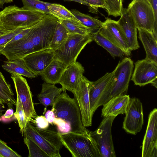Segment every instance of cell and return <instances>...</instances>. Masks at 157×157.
Returning <instances> with one entry per match:
<instances>
[{
    "instance_id": "cell-1",
    "label": "cell",
    "mask_w": 157,
    "mask_h": 157,
    "mask_svg": "<svg viewBox=\"0 0 157 157\" xmlns=\"http://www.w3.org/2000/svg\"><path fill=\"white\" fill-rule=\"evenodd\" d=\"M58 20L51 14H46L23 37L7 43L0 53L8 60H12L22 59L30 53L49 48Z\"/></svg>"
},
{
    "instance_id": "cell-2",
    "label": "cell",
    "mask_w": 157,
    "mask_h": 157,
    "mask_svg": "<svg viewBox=\"0 0 157 157\" xmlns=\"http://www.w3.org/2000/svg\"><path fill=\"white\" fill-rule=\"evenodd\" d=\"M56 99L52 109L55 118L53 124L61 134L69 132L89 134L90 131L82 123L79 108L75 99L71 98L64 90Z\"/></svg>"
},
{
    "instance_id": "cell-3",
    "label": "cell",
    "mask_w": 157,
    "mask_h": 157,
    "mask_svg": "<svg viewBox=\"0 0 157 157\" xmlns=\"http://www.w3.org/2000/svg\"><path fill=\"white\" fill-rule=\"evenodd\" d=\"M46 15L15 5L8 6L0 11V26L8 30L28 28L38 23Z\"/></svg>"
},
{
    "instance_id": "cell-4",
    "label": "cell",
    "mask_w": 157,
    "mask_h": 157,
    "mask_svg": "<svg viewBox=\"0 0 157 157\" xmlns=\"http://www.w3.org/2000/svg\"><path fill=\"white\" fill-rule=\"evenodd\" d=\"M27 122L23 134L37 144L49 157H60V150L63 145L58 131L40 129Z\"/></svg>"
},
{
    "instance_id": "cell-5",
    "label": "cell",
    "mask_w": 157,
    "mask_h": 157,
    "mask_svg": "<svg viewBox=\"0 0 157 157\" xmlns=\"http://www.w3.org/2000/svg\"><path fill=\"white\" fill-rule=\"evenodd\" d=\"M60 136L63 145L72 157H101L98 145L90 133L69 132Z\"/></svg>"
},
{
    "instance_id": "cell-6",
    "label": "cell",
    "mask_w": 157,
    "mask_h": 157,
    "mask_svg": "<svg viewBox=\"0 0 157 157\" xmlns=\"http://www.w3.org/2000/svg\"><path fill=\"white\" fill-rule=\"evenodd\" d=\"M127 9L137 29L152 32L157 38V19L151 4L148 0H133Z\"/></svg>"
},
{
    "instance_id": "cell-7",
    "label": "cell",
    "mask_w": 157,
    "mask_h": 157,
    "mask_svg": "<svg viewBox=\"0 0 157 157\" xmlns=\"http://www.w3.org/2000/svg\"><path fill=\"white\" fill-rule=\"evenodd\" d=\"M92 41L90 34L86 35L70 34L65 42L54 51L55 59L61 61L67 67L76 61L82 50Z\"/></svg>"
},
{
    "instance_id": "cell-8",
    "label": "cell",
    "mask_w": 157,
    "mask_h": 157,
    "mask_svg": "<svg viewBox=\"0 0 157 157\" xmlns=\"http://www.w3.org/2000/svg\"><path fill=\"white\" fill-rule=\"evenodd\" d=\"M133 68V61L129 57H125L119 61L114 70L108 101L113 97L126 94Z\"/></svg>"
},
{
    "instance_id": "cell-9",
    "label": "cell",
    "mask_w": 157,
    "mask_h": 157,
    "mask_svg": "<svg viewBox=\"0 0 157 157\" xmlns=\"http://www.w3.org/2000/svg\"><path fill=\"white\" fill-rule=\"evenodd\" d=\"M116 116L104 117L99 127L94 131H90L91 137L97 144L101 157H115L112 138V124Z\"/></svg>"
},
{
    "instance_id": "cell-10",
    "label": "cell",
    "mask_w": 157,
    "mask_h": 157,
    "mask_svg": "<svg viewBox=\"0 0 157 157\" xmlns=\"http://www.w3.org/2000/svg\"><path fill=\"white\" fill-rule=\"evenodd\" d=\"M114 70L107 72L97 81L92 82L89 91L90 110L93 114L97 108L108 100Z\"/></svg>"
},
{
    "instance_id": "cell-11",
    "label": "cell",
    "mask_w": 157,
    "mask_h": 157,
    "mask_svg": "<svg viewBox=\"0 0 157 157\" xmlns=\"http://www.w3.org/2000/svg\"><path fill=\"white\" fill-rule=\"evenodd\" d=\"M125 114L123 128L128 133L136 135L141 130L144 123L143 105L139 99L130 98Z\"/></svg>"
},
{
    "instance_id": "cell-12",
    "label": "cell",
    "mask_w": 157,
    "mask_h": 157,
    "mask_svg": "<svg viewBox=\"0 0 157 157\" xmlns=\"http://www.w3.org/2000/svg\"><path fill=\"white\" fill-rule=\"evenodd\" d=\"M91 82L83 75L73 93L80 109L82 124L85 127L91 126L92 124L93 114L90 110L89 99Z\"/></svg>"
},
{
    "instance_id": "cell-13",
    "label": "cell",
    "mask_w": 157,
    "mask_h": 157,
    "mask_svg": "<svg viewBox=\"0 0 157 157\" xmlns=\"http://www.w3.org/2000/svg\"><path fill=\"white\" fill-rule=\"evenodd\" d=\"M17 96L20 99L23 110L28 121H31L37 114L34 107L33 95L26 79L22 76L11 74Z\"/></svg>"
},
{
    "instance_id": "cell-14",
    "label": "cell",
    "mask_w": 157,
    "mask_h": 157,
    "mask_svg": "<svg viewBox=\"0 0 157 157\" xmlns=\"http://www.w3.org/2000/svg\"><path fill=\"white\" fill-rule=\"evenodd\" d=\"M98 31L101 34L120 49L125 56H131V51L117 21L107 18Z\"/></svg>"
},
{
    "instance_id": "cell-15",
    "label": "cell",
    "mask_w": 157,
    "mask_h": 157,
    "mask_svg": "<svg viewBox=\"0 0 157 157\" xmlns=\"http://www.w3.org/2000/svg\"><path fill=\"white\" fill-rule=\"evenodd\" d=\"M142 157H157V109L149 113L147 128L142 143Z\"/></svg>"
},
{
    "instance_id": "cell-16",
    "label": "cell",
    "mask_w": 157,
    "mask_h": 157,
    "mask_svg": "<svg viewBox=\"0 0 157 157\" xmlns=\"http://www.w3.org/2000/svg\"><path fill=\"white\" fill-rule=\"evenodd\" d=\"M157 78V63L145 58L136 62L131 78L135 85L144 86Z\"/></svg>"
},
{
    "instance_id": "cell-17",
    "label": "cell",
    "mask_w": 157,
    "mask_h": 157,
    "mask_svg": "<svg viewBox=\"0 0 157 157\" xmlns=\"http://www.w3.org/2000/svg\"><path fill=\"white\" fill-rule=\"evenodd\" d=\"M54 59V51L49 48L30 53L22 58L28 70L36 76L40 75Z\"/></svg>"
},
{
    "instance_id": "cell-18",
    "label": "cell",
    "mask_w": 157,
    "mask_h": 157,
    "mask_svg": "<svg viewBox=\"0 0 157 157\" xmlns=\"http://www.w3.org/2000/svg\"><path fill=\"white\" fill-rule=\"evenodd\" d=\"M120 16L117 22L130 50L132 51L138 49L140 46L137 38V29L132 17L127 9L123 8Z\"/></svg>"
},
{
    "instance_id": "cell-19",
    "label": "cell",
    "mask_w": 157,
    "mask_h": 157,
    "mask_svg": "<svg viewBox=\"0 0 157 157\" xmlns=\"http://www.w3.org/2000/svg\"><path fill=\"white\" fill-rule=\"evenodd\" d=\"M84 72V69L82 64L75 61L66 67L58 83L62 86L63 90H67L73 93Z\"/></svg>"
},
{
    "instance_id": "cell-20",
    "label": "cell",
    "mask_w": 157,
    "mask_h": 157,
    "mask_svg": "<svg viewBox=\"0 0 157 157\" xmlns=\"http://www.w3.org/2000/svg\"><path fill=\"white\" fill-rule=\"evenodd\" d=\"M130 98L128 95H120L113 97L104 104L101 110V116H117L125 113Z\"/></svg>"
},
{
    "instance_id": "cell-21",
    "label": "cell",
    "mask_w": 157,
    "mask_h": 157,
    "mask_svg": "<svg viewBox=\"0 0 157 157\" xmlns=\"http://www.w3.org/2000/svg\"><path fill=\"white\" fill-rule=\"evenodd\" d=\"M137 30L138 37L146 53L145 59L157 63V38L152 32L141 29Z\"/></svg>"
},
{
    "instance_id": "cell-22",
    "label": "cell",
    "mask_w": 157,
    "mask_h": 157,
    "mask_svg": "<svg viewBox=\"0 0 157 157\" xmlns=\"http://www.w3.org/2000/svg\"><path fill=\"white\" fill-rule=\"evenodd\" d=\"M66 68L61 61L55 59L40 75L46 83L55 84L58 83Z\"/></svg>"
},
{
    "instance_id": "cell-23",
    "label": "cell",
    "mask_w": 157,
    "mask_h": 157,
    "mask_svg": "<svg viewBox=\"0 0 157 157\" xmlns=\"http://www.w3.org/2000/svg\"><path fill=\"white\" fill-rule=\"evenodd\" d=\"M63 90V88H58L55 84L44 82L40 93L37 95L40 103L46 108L49 106H52L56 98Z\"/></svg>"
},
{
    "instance_id": "cell-24",
    "label": "cell",
    "mask_w": 157,
    "mask_h": 157,
    "mask_svg": "<svg viewBox=\"0 0 157 157\" xmlns=\"http://www.w3.org/2000/svg\"><path fill=\"white\" fill-rule=\"evenodd\" d=\"M2 68L11 74L23 76L28 78H36V76L31 72L26 67L22 59L4 61Z\"/></svg>"
},
{
    "instance_id": "cell-25",
    "label": "cell",
    "mask_w": 157,
    "mask_h": 157,
    "mask_svg": "<svg viewBox=\"0 0 157 157\" xmlns=\"http://www.w3.org/2000/svg\"><path fill=\"white\" fill-rule=\"evenodd\" d=\"M90 35L92 40L105 49L113 57L122 58L125 56L120 49L101 34L98 30L90 33Z\"/></svg>"
},
{
    "instance_id": "cell-26",
    "label": "cell",
    "mask_w": 157,
    "mask_h": 157,
    "mask_svg": "<svg viewBox=\"0 0 157 157\" xmlns=\"http://www.w3.org/2000/svg\"><path fill=\"white\" fill-rule=\"evenodd\" d=\"M14 96L10 85L0 71V102L7 105L9 109H12L16 104Z\"/></svg>"
},
{
    "instance_id": "cell-27",
    "label": "cell",
    "mask_w": 157,
    "mask_h": 157,
    "mask_svg": "<svg viewBox=\"0 0 157 157\" xmlns=\"http://www.w3.org/2000/svg\"><path fill=\"white\" fill-rule=\"evenodd\" d=\"M69 34L61 21L59 20L49 48L54 51L58 48L65 42Z\"/></svg>"
},
{
    "instance_id": "cell-28",
    "label": "cell",
    "mask_w": 157,
    "mask_h": 157,
    "mask_svg": "<svg viewBox=\"0 0 157 157\" xmlns=\"http://www.w3.org/2000/svg\"><path fill=\"white\" fill-rule=\"evenodd\" d=\"M70 11L82 24L90 29L93 32L98 30L102 25L103 22L100 20L82 13L77 10L72 9Z\"/></svg>"
},
{
    "instance_id": "cell-29",
    "label": "cell",
    "mask_w": 157,
    "mask_h": 157,
    "mask_svg": "<svg viewBox=\"0 0 157 157\" xmlns=\"http://www.w3.org/2000/svg\"><path fill=\"white\" fill-rule=\"evenodd\" d=\"M60 21L70 34L86 35L93 32L92 30L83 25L79 20H66Z\"/></svg>"
},
{
    "instance_id": "cell-30",
    "label": "cell",
    "mask_w": 157,
    "mask_h": 157,
    "mask_svg": "<svg viewBox=\"0 0 157 157\" xmlns=\"http://www.w3.org/2000/svg\"><path fill=\"white\" fill-rule=\"evenodd\" d=\"M48 8L50 14L60 20H78L72 14L70 10L61 5L51 3Z\"/></svg>"
},
{
    "instance_id": "cell-31",
    "label": "cell",
    "mask_w": 157,
    "mask_h": 157,
    "mask_svg": "<svg viewBox=\"0 0 157 157\" xmlns=\"http://www.w3.org/2000/svg\"><path fill=\"white\" fill-rule=\"evenodd\" d=\"M25 9L37 11L46 14H50L48 8L51 3L44 2L39 0H21Z\"/></svg>"
},
{
    "instance_id": "cell-32",
    "label": "cell",
    "mask_w": 157,
    "mask_h": 157,
    "mask_svg": "<svg viewBox=\"0 0 157 157\" xmlns=\"http://www.w3.org/2000/svg\"><path fill=\"white\" fill-rule=\"evenodd\" d=\"M16 106V110L14 113V116L17 120L20 131L23 136L25 129L28 122L26 120L21 102L17 96Z\"/></svg>"
},
{
    "instance_id": "cell-33",
    "label": "cell",
    "mask_w": 157,
    "mask_h": 157,
    "mask_svg": "<svg viewBox=\"0 0 157 157\" xmlns=\"http://www.w3.org/2000/svg\"><path fill=\"white\" fill-rule=\"evenodd\" d=\"M24 141L28 149L29 157H49L37 144L30 139L24 137Z\"/></svg>"
},
{
    "instance_id": "cell-34",
    "label": "cell",
    "mask_w": 157,
    "mask_h": 157,
    "mask_svg": "<svg viewBox=\"0 0 157 157\" xmlns=\"http://www.w3.org/2000/svg\"><path fill=\"white\" fill-rule=\"evenodd\" d=\"M103 1L109 16L115 17L121 16L123 8L122 0H103Z\"/></svg>"
},
{
    "instance_id": "cell-35",
    "label": "cell",
    "mask_w": 157,
    "mask_h": 157,
    "mask_svg": "<svg viewBox=\"0 0 157 157\" xmlns=\"http://www.w3.org/2000/svg\"><path fill=\"white\" fill-rule=\"evenodd\" d=\"M21 156L0 139V157H21Z\"/></svg>"
},
{
    "instance_id": "cell-36",
    "label": "cell",
    "mask_w": 157,
    "mask_h": 157,
    "mask_svg": "<svg viewBox=\"0 0 157 157\" xmlns=\"http://www.w3.org/2000/svg\"><path fill=\"white\" fill-rule=\"evenodd\" d=\"M25 28H19L15 29L12 32L0 36V51L2 50L5 45L17 34Z\"/></svg>"
},
{
    "instance_id": "cell-37",
    "label": "cell",
    "mask_w": 157,
    "mask_h": 157,
    "mask_svg": "<svg viewBox=\"0 0 157 157\" xmlns=\"http://www.w3.org/2000/svg\"><path fill=\"white\" fill-rule=\"evenodd\" d=\"M88 4L90 11L92 13H96L99 8L105 10L106 6L103 0H82Z\"/></svg>"
},
{
    "instance_id": "cell-38",
    "label": "cell",
    "mask_w": 157,
    "mask_h": 157,
    "mask_svg": "<svg viewBox=\"0 0 157 157\" xmlns=\"http://www.w3.org/2000/svg\"><path fill=\"white\" fill-rule=\"evenodd\" d=\"M34 118L35 120H32L31 121L35 124L36 126L40 129H45L48 128L49 123L43 116H36Z\"/></svg>"
},
{
    "instance_id": "cell-39",
    "label": "cell",
    "mask_w": 157,
    "mask_h": 157,
    "mask_svg": "<svg viewBox=\"0 0 157 157\" xmlns=\"http://www.w3.org/2000/svg\"><path fill=\"white\" fill-rule=\"evenodd\" d=\"M45 117L49 123L53 124L55 116L53 111L52 109L48 110L46 112Z\"/></svg>"
},
{
    "instance_id": "cell-40",
    "label": "cell",
    "mask_w": 157,
    "mask_h": 157,
    "mask_svg": "<svg viewBox=\"0 0 157 157\" xmlns=\"http://www.w3.org/2000/svg\"><path fill=\"white\" fill-rule=\"evenodd\" d=\"M13 116H14L13 109H9L6 110L4 114L1 116V118L8 120L10 119Z\"/></svg>"
},
{
    "instance_id": "cell-41",
    "label": "cell",
    "mask_w": 157,
    "mask_h": 157,
    "mask_svg": "<svg viewBox=\"0 0 157 157\" xmlns=\"http://www.w3.org/2000/svg\"><path fill=\"white\" fill-rule=\"evenodd\" d=\"M151 4L154 11L155 17L157 19V0H151Z\"/></svg>"
},
{
    "instance_id": "cell-42",
    "label": "cell",
    "mask_w": 157,
    "mask_h": 157,
    "mask_svg": "<svg viewBox=\"0 0 157 157\" xmlns=\"http://www.w3.org/2000/svg\"><path fill=\"white\" fill-rule=\"evenodd\" d=\"M14 30H8L0 26V36L11 33Z\"/></svg>"
},
{
    "instance_id": "cell-43",
    "label": "cell",
    "mask_w": 157,
    "mask_h": 157,
    "mask_svg": "<svg viewBox=\"0 0 157 157\" xmlns=\"http://www.w3.org/2000/svg\"><path fill=\"white\" fill-rule=\"evenodd\" d=\"M13 2V0H0V8H2L5 3H10Z\"/></svg>"
},
{
    "instance_id": "cell-44",
    "label": "cell",
    "mask_w": 157,
    "mask_h": 157,
    "mask_svg": "<svg viewBox=\"0 0 157 157\" xmlns=\"http://www.w3.org/2000/svg\"><path fill=\"white\" fill-rule=\"evenodd\" d=\"M5 107L4 104L0 102V117H1L3 114V112L5 111Z\"/></svg>"
},
{
    "instance_id": "cell-45",
    "label": "cell",
    "mask_w": 157,
    "mask_h": 157,
    "mask_svg": "<svg viewBox=\"0 0 157 157\" xmlns=\"http://www.w3.org/2000/svg\"><path fill=\"white\" fill-rule=\"evenodd\" d=\"M67 1H71L79 3L81 4L86 5L88 6V5L87 3L83 1L82 0H66Z\"/></svg>"
},
{
    "instance_id": "cell-46",
    "label": "cell",
    "mask_w": 157,
    "mask_h": 157,
    "mask_svg": "<svg viewBox=\"0 0 157 157\" xmlns=\"http://www.w3.org/2000/svg\"><path fill=\"white\" fill-rule=\"evenodd\" d=\"M152 85L157 88V80L156 79L151 83Z\"/></svg>"
},
{
    "instance_id": "cell-47",
    "label": "cell",
    "mask_w": 157,
    "mask_h": 157,
    "mask_svg": "<svg viewBox=\"0 0 157 157\" xmlns=\"http://www.w3.org/2000/svg\"><path fill=\"white\" fill-rule=\"evenodd\" d=\"M148 1L150 2V3H151V0H148Z\"/></svg>"
},
{
    "instance_id": "cell-48",
    "label": "cell",
    "mask_w": 157,
    "mask_h": 157,
    "mask_svg": "<svg viewBox=\"0 0 157 157\" xmlns=\"http://www.w3.org/2000/svg\"><path fill=\"white\" fill-rule=\"evenodd\" d=\"M1 118L0 117V121H1Z\"/></svg>"
},
{
    "instance_id": "cell-49",
    "label": "cell",
    "mask_w": 157,
    "mask_h": 157,
    "mask_svg": "<svg viewBox=\"0 0 157 157\" xmlns=\"http://www.w3.org/2000/svg\"><path fill=\"white\" fill-rule=\"evenodd\" d=\"M124 0H122V2H123V1Z\"/></svg>"
}]
</instances>
